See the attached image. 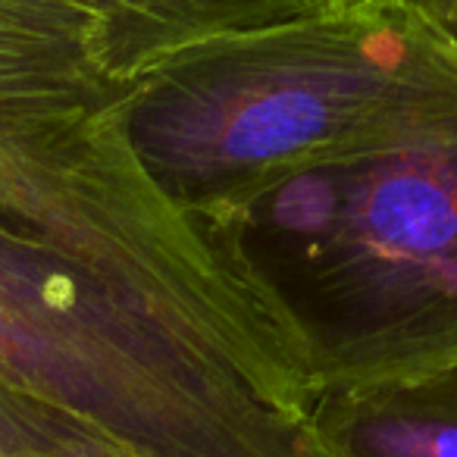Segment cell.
<instances>
[{"label": "cell", "mask_w": 457, "mask_h": 457, "mask_svg": "<svg viewBox=\"0 0 457 457\" xmlns=\"http://www.w3.org/2000/svg\"><path fill=\"white\" fill-rule=\"evenodd\" d=\"M313 395L457 361V126L270 172L197 220Z\"/></svg>", "instance_id": "6da1fadb"}, {"label": "cell", "mask_w": 457, "mask_h": 457, "mask_svg": "<svg viewBox=\"0 0 457 457\" xmlns=\"http://www.w3.org/2000/svg\"><path fill=\"white\" fill-rule=\"evenodd\" d=\"M151 182L201 220L270 172L457 126V38L401 0L204 47L129 85Z\"/></svg>", "instance_id": "7a4b0ae2"}, {"label": "cell", "mask_w": 457, "mask_h": 457, "mask_svg": "<svg viewBox=\"0 0 457 457\" xmlns=\"http://www.w3.org/2000/svg\"><path fill=\"white\" fill-rule=\"evenodd\" d=\"M101 63L116 85L141 82L204 47L357 10L370 0H85Z\"/></svg>", "instance_id": "3957f363"}, {"label": "cell", "mask_w": 457, "mask_h": 457, "mask_svg": "<svg viewBox=\"0 0 457 457\" xmlns=\"http://www.w3.org/2000/svg\"><path fill=\"white\" fill-rule=\"evenodd\" d=\"M311 420L332 457H457V361L411 379L323 392Z\"/></svg>", "instance_id": "277c9868"}, {"label": "cell", "mask_w": 457, "mask_h": 457, "mask_svg": "<svg viewBox=\"0 0 457 457\" xmlns=\"http://www.w3.org/2000/svg\"><path fill=\"white\" fill-rule=\"evenodd\" d=\"M0 457H132L66 413L0 392Z\"/></svg>", "instance_id": "5b68a950"}, {"label": "cell", "mask_w": 457, "mask_h": 457, "mask_svg": "<svg viewBox=\"0 0 457 457\" xmlns=\"http://www.w3.org/2000/svg\"><path fill=\"white\" fill-rule=\"evenodd\" d=\"M401 4L420 10L426 20L442 26L451 38H457V0H401Z\"/></svg>", "instance_id": "8992f818"}]
</instances>
